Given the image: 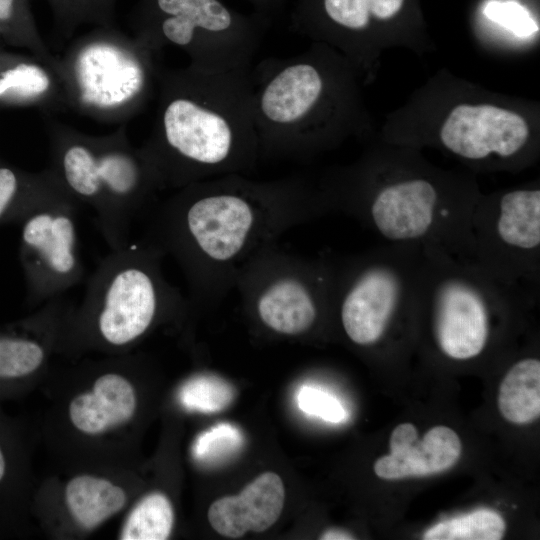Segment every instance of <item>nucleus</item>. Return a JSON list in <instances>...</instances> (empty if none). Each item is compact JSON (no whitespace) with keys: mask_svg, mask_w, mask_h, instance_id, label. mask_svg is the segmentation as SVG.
Masks as SVG:
<instances>
[{"mask_svg":"<svg viewBox=\"0 0 540 540\" xmlns=\"http://www.w3.org/2000/svg\"><path fill=\"white\" fill-rule=\"evenodd\" d=\"M250 69L206 73L189 65L159 68L155 121L141 149L161 188L184 187L254 164L259 148Z\"/></svg>","mask_w":540,"mask_h":540,"instance_id":"nucleus-1","label":"nucleus"},{"mask_svg":"<svg viewBox=\"0 0 540 540\" xmlns=\"http://www.w3.org/2000/svg\"><path fill=\"white\" fill-rule=\"evenodd\" d=\"M45 128L48 168L75 201L94 210L111 250L127 246L133 218L161 186L141 147L131 144L126 123L105 135H90L51 118Z\"/></svg>","mask_w":540,"mask_h":540,"instance_id":"nucleus-2","label":"nucleus"},{"mask_svg":"<svg viewBox=\"0 0 540 540\" xmlns=\"http://www.w3.org/2000/svg\"><path fill=\"white\" fill-rule=\"evenodd\" d=\"M539 292L509 284L476 265L422 251L415 290V320L425 323L437 351L449 360L481 356L494 323L526 309Z\"/></svg>","mask_w":540,"mask_h":540,"instance_id":"nucleus-3","label":"nucleus"},{"mask_svg":"<svg viewBox=\"0 0 540 540\" xmlns=\"http://www.w3.org/2000/svg\"><path fill=\"white\" fill-rule=\"evenodd\" d=\"M478 197L467 187L407 175L359 187L344 205L388 243L471 262V221Z\"/></svg>","mask_w":540,"mask_h":540,"instance_id":"nucleus-4","label":"nucleus"},{"mask_svg":"<svg viewBox=\"0 0 540 540\" xmlns=\"http://www.w3.org/2000/svg\"><path fill=\"white\" fill-rule=\"evenodd\" d=\"M155 53L115 27L96 26L57 57L68 109L101 123L124 124L151 99Z\"/></svg>","mask_w":540,"mask_h":540,"instance_id":"nucleus-5","label":"nucleus"},{"mask_svg":"<svg viewBox=\"0 0 540 540\" xmlns=\"http://www.w3.org/2000/svg\"><path fill=\"white\" fill-rule=\"evenodd\" d=\"M268 18L245 15L222 0H138L133 36L153 53L173 46L206 73L252 67Z\"/></svg>","mask_w":540,"mask_h":540,"instance_id":"nucleus-6","label":"nucleus"},{"mask_svg":"<svg viewBox=\"0 0 540 540\" xmlns=\"http://www.w3.org/2000/svg\"><path fill=\"white\" fill-rule=\"evenodd\" d=\"M159 253L151 245H127L101 259L74 313L78 329L110 348L139 340L176 296L160 275Z\"/></svg>","mask_w":540,"mask_h":540,"instance_id":"nucleus-7","label":"nucleus"},{"mask_svg":"<svg viewBox=\"0 0 540 540\" xmlns=\"http://www.w3.org/2000/svg\"><path fill=\"white\" fill-rule=\"evenodd\" d=\"M315 51L269 57L250 69L251 106L259 153L303 154L323 134L328 74Z\"/></svg>","mask_w":540,"mask_h":540,"instance_id":"nucleus-8","label":"nucleus"},{"mask_svg":"<svg viewBox=\"0 0 540 540\" xmlns=\"http://www.w3.org/2000/svg\"><path fill=\"white\" fill-rule=\"evenodd\" d=\"M421 257L417 246L388 243L334 275L332 296L338 299L341 325L353 344L375 347L403 318L415 319Z\"/></svg>","mask_w":540,"mask_h":540,"instance_id":"nucleus-9","label":"nucleus"},{"mask_svg":"<svg viewBox=\"0 0 540 540\" xmlns=\"http://www.w3.org/2000/svg\"><path fill=\"white\" fill-rule=\"evenodd\" d=\"M264 184L240 178L182 187L163 211L164 245L187 265L198 258L231 260L245 247L255 225V202Z\"/></svg>","mask_w":540,"mask_h":540,"instance_id":"nucleus-10","label":"nucleus"},{"mask_svg":"<svg viewBox=\"0 0 540 540\" xmlns=\"http://www.w3.org/2000/svg\"><path fill=\"white\" fill-rule=\"evenodd\" d=\"M471 235V263L498 280L539 292V188L479 196Z\"/></svg>","mask_w":540,"mask_h":540,"instance_id":"nucleus-11","label":"nucleus"},{"mask_svg":"<svg viewBox=\"0 0 540 540\" xmlns=\"http://www.w3.org/2000/svg\"><path fill=\"white\" fill-rule=\"evenodd\" d=\"M79 206L73 199L52 203L21 223L19 260L30 304L55 299L81 281Z\"/></svg>","mask_w":540,"mask_h":540,"instance_id":"nucleus-12","label":"nucleus"},{"mask_svg":"<svg viewBox=\"0 0 540 540\" xmlns=\"http://www.w3.org/2000/svg\"><path fill=\"white\" fill-rule=\"evenodd\" d=\"M528 139L529 127L522 116L488 104L454 107L440 129V141L447 150L474 162L492 155L513 158Z\"/></svg>","mask_w":540,"mask_h":540,"instance_id":"nucleus-13","label":"nucleus"},{"mask_svg":"<svg viewBox=\"0 0 540 540\" xmlns=\"http://www.w3.org/2000/svg\"><path fill=\"white\" fill-rule=\"evenodd\" d=\"M389 447L390 453L374 463L375 474L385 480L443 472L457 462L462 450L460 438L453 429L435 426L419 440L412 423L394 428Z\"/></svg>","mask_w":540,"mask_h":540,"instance_id":"nucleus-14","label":"nucleus"},{"mask_svg":"<svg viewBox=\"0 0 540 540\" xmlns=\"http://www.w3.org/2000/svg\"><path fill=\"white\" fill-rule=\"evenodd\" d=\"M284 500L281 478L274 472H265L238 495L214 501L207 517L217 533L238 538L250 531L260 533L270 528L278 520Z\"/></svg>","mask_w":540,"mask_h":540,"instance_id":"nucleus-15","label":"nucleus"},{"mask_svg":"<svg viewBox=\"0 0 540 540\" xmlns=\"http://www.w3.org/2000/svg\"><path fill=\"white\" fill-rule=\"evenodd\" d=\"M0 106L36 108L43 112L68 109L56 72L33 54L0 52Z\"/></svg>","mask_w":540,"mask_h":540,"instance_id":"nucleus-16","label":"nucleus"},{"mask_svg":"<svg viewBox=\"0 0 540 540\" xmlns=\"http://www.w3.org/2000/svg\"><path fill=\"white\" fill-rule=\"evenodd\" d=\"M334 274L308 283L282 278L267 286L257 302L258 314L265 325L287 335L310 329L315 323L319 301L332 295Z\"/></svg>","mask_w":540,"mask_h":540,"instance_id":"nucleus-17","label":"nucleus"},{"mask_svg":"<svg viewBox=\"0 0 540 540\" xmlns=\"http://www.w3.org/2000/svg\"><path fill=\"white\" fill-rule=\"evenodd\" d=\"M137 407L136 392L121 373L106 372L90 391L75 396L68 408L72 425L88 435H99L128 422Z\"/></svg>","mask_w":540,"mask_h":540,"instance_id":"nucleus-18","label":"nucleus"},{"mask_svg":"<svg viewBox=\"0 0 540 540\" xmlns=\"http://www.w3.org/2000/svg\"><path fill=\"white\" fill-rule=\"evenodd\" d=\"M404 0H300L290 14L294 32L311 34L323 23L344 32L357 33L370 25L371 18L389 19Z\"/></svg>","mask_w":540,"mask_h":540,"instance_id":"nucleus-19","label":"nucleus"},{"mask_svg":"<svg viewBox=\"0 0 540 540\" xmlns=\"http://www.w3.org/2000/svg\"><path fill=\"white\" fill-rule=\"evenodd\" d=\"M68 199L73 198L49 168L30 172L0 160V225L21 224L35 211Z\"/></svg>","mask_w":540,"mask_h":540,"instance_id":"nucleus-20","label":"nucleus"},{"mask_svg":"<svg viewBox=\"0 0 540 540\" xmlns=\"http://www.w3.org/2000/svg\"><path fill=\"white\" fill-rule=\"evenodd\" d=\"M66 506L75 522L91 530L121 511L127 494L119 485L94 475L73 477L64 491Z\"/></svg>","mask_w":540,"mask_h":540,"instance_id":"nucleus-21","label":"nucleus"},{"mask_svg":"<svg viewBox=\"0 0 540 540\" xmlns=\"http://www.w3.org/2000/svg\"><path fill=\"white\" fill-rule=\"evenodd\" d=\"M501 415L514 424H526L540 415V361L526 357L504 375L498 393Z\"/></svg>","mask_w":540,"mask_h":540,"instance_id":"nucleus-22","label":"nucleus"},{"mask_svg":"<svg viewBox=\"0 0 540 540\" xmlns=\"http://www.w3.org/2000/svg\"><path fill=\"white\" fill-rule=\"evenodd\" d=\"M0 36L7 44L28 50L57 71L58 59L38 31L31 0H0Z\"/></svg>","mask_w":540,"mask_h":540,"instance_id":"nucleus-23","label":"nucleus"},{"mask_svg":"<svg viewBox=\"0 0 540 540\" xmlns=\"http://www.w3.org/2000/svg\"><path fill=\"white\" fill-rule=\"evenodd\" d=\"M174 511L161 492L145 495L128 514L121 529L122 540H165L173 528Z\"/></svg>","mask_w":540,"mask_h":540,"instance_id":"nucleus-24","label":"nucleus"},{"mask_svg":"<svg viewBox=\"0 0 540 540\" xmlns=\"http://www.w3.org/2000/svg\"><path fill=\"white\" fill-rule=\"evenodd\" d=\"M52 12L56 37L69 39L82 25L115 27L117 0H45Z\"/></svg>","mask_w":540,"mask_h":540,"instance_id":"nucleus-25","label":"nucleus"},{"mask_svg":"<svg viewBox=\"0 0 540 540\" xmlns=\"http://www.w3.org/2000/svg\"><path fill=\"white\" fill-rule=\"evenodd\" d=\"M505 521L496 511L478 509L430 527L424 540H499L505 533Z\"/></svg>","mask_w":540,"mask_h":540,"instance_id":"nucleus-26","label":"nucleus"},{"mask_svg":"<svg viewBox=\"0 0 540 540\" xmlns=\"http://www.w3.org/2000/svg\"><path fill=\"white\" fill-rule=\"evenodd\" d=\"M46 359L45 344L26 335L0 333V380H19L36 373Z\"/></svg>","mask_w":540,"mask_h":540,"instance_id":"nucleus-27","label":"nucleus"},{"mask_svg":"<svg viewBox=\"0 0 540 540\" xmlns=\"http://www.w3.org/2000/svg\"><path fill=\"white\" fill-rule=\"evenodd\" d=\"M235 395L233 387L214 375H201L189 381L182 391L184 404L201 412L214 413L225 409Z\"/></svg>","mask_w":540,"mask_h":540,"instance_id":"nucleus-28","label":"nucleus"},{"mask_svg":"<svg viewBox=\"0 0 540 540\" xmlns=\"http://www.w3.org/2000/svg\"><path fill=\"white\" fill-rule=\"evenodd\" d=\"M242 443L243 437L235 426L220 423L199 436L195 453L204 462L216 463L236 453Z\"/></svg>","mask_w":540,"mask_h":540,"instance_id":"nucleus-29","label":"nucleus"},{"mask_svg":"<svg viewBox=\"0 0 540 540\" xmlns=\"http://www.w3.org/2000/svg\"><path fill=\"white\" fill-rule=\"evenodd\" d=\"M297 404L302 412L329 423H343L348 418V413L339 399L314 386L304 385L300 388Z\"/></svg>","mask_w":540,"mask_h":540,"instance_id":"nucleus-30","label":"nucleus"},{"mask_svg":"<svg viewBox=\"0 0 540 540\" xmlns=\"http://www.w3.org/2000/svg\"><path fill=\"white\" fill-rule=\"evenodd\" d=\"M484 14L517 37L525 38L538 31L529 11L514 1H491L485 6Z\"/></svg>","mask_w":540,"mask_h":540,"instance_id":"nucleus-31","label":"nucleus"},{"mask_svg":"<svg viewBox=\"0 0 540 540\" xmlns=\"http://www.w3.org/2000/svg\"><path fill=\"white\" fill-rule=\"evenodd\" d=\"M254 6L257 13L268 18L270 14L279 12L286 0H246Z\"/></svg>","mask_w":540,"mask_h":540,"instance_id":"nucleus-32","label":"nucleus"},{"mask_svg":"<svg viewBox=\"0 0 540 540\" xmlns=\"http://www.w3.org/2000/svg\"><path fill=\"white\" fill-rule=\"evenodd\" d=\"M320 539H326V540H339V539H353V537L346 533V532H343V531H340V530H335V529H332V530H329L327 532H325L324 534H322V536L320 537Z\"/></svg>","mask_w":540,"mask_h":540,"instance_id":"nucleus-33","label":"nucleus"}]
</instances>
